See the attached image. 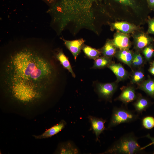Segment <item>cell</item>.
Instances as JSON below:
<instances>
[{
	"label": "cell",
	"instance_id": "11",
	"mask_svg": "<svg viewBox=\"0 0 154 154\" xmlns=\"http://www.w3.org/2000/svg\"><path fill=\"white\" fill-rule=\"evenodd\" d=\"M108 67L116 75L118 80H123L128 76L126 71L119 64L111 63L108 66Z\"/></svg>",
	"mask_w": 154,
	"mask_h": 154
},
{
	"label": "cell",
	"instance_id": "10",
	"mask_svg": "<svg viewBox=\"0 0 154 154\" xmlns=\"http://www.w3.org/2000/svg\"><path fill=\"white\" fill-rule=\"evenodd\" d=\"M60 154H78V149L72 141H68L61 144L59 147L58 151Z\"/></svg>",
	"mask_w": 154,
	"mask_h": 154
},
{
	"label": "cell",
	"instance_id": "7",
	"mask_svg": "<svg viewBox=\"0 0 154 154\" xmlns=\"http://www.w3.org/2000/svg\"><path fill=\"white\" fill-rule=\"evenodd\" d=\"M66 125V121L64 120H62L58 123L47 129L42 134L33 136L35 138L38 139L51 137L61 131L64 128Z\"/></svg>",
	"mask_w": 154,
	"mask_h": 154
},
{
	"label": "cell",
	"instance_id": "29",
	"mask_svg": "<svg viewBox=\"0 0 154 154\" xmlns=\"http://www.w3.org/2000/svg\"><path fill=\"white\" fill-rule=\"evenodd\" d=\"M44 2L48 4L53 3L55 1V0H43Z\"/></svg>",
	"mask_w": 154,
	"mask_h": 154
},
{
	"label": "cell",
	"instance_id": "21",
	"mask_svg": "<svg viewBox=\"0 0 154 154\" xmlns=\"http://www.w3.org/2000/svg\"><path fill=\"white\" fill-rule=\"evenodd\" d=\"M143 127L147 129H150L154 127V117L148 116L143 118L142 121Z\"/></svg>",
	"mask_w": 154,
	"mask_h": 154
},
{
	"label": "cell",
	"instance_id": "5",
	"mask_svg": "<svg viewBox=\"0 0 154 154\" xmlns=\"http://www.w3.org/2000/svg\"><path fill=\"white\" fill-rule=\"evenodd\" d=\"M88 119L91 124L93 130L96 136V141L98 140L100 135L106 129L104 124L106 120L91 116H89Z\"/></svg>",
	"mask_w": 154,
	"mask_h": 154
},
{
	"label": "cell",
	"instance_id": "20",
	"mask_svg": "<svg viewBox=\"0 0 154 154\" xmlns=\"http://www.w3.org/2000/svg\"><path fill=\"white\" fill-rule=\"evenodd\" d=\"M149 38L146 35L141 34L139 36L136 40V46L139 49H142L146 46L149 43Z\"/></svg>",
	"mask_w": 154,
	"mask_h": 154
},
{
	"label": "cell",
	"instance_id": "19",
	"mask_svg": "<svg viewBox=\"0 0 154 154\" xmlns=\"http://www.w3.org/2000/svg\"><path fill=\"white\" fill-rule=\"evenodd\" d=\"M111 64L110 58L104 56L99 57L95 60L94 64L92 68H102L108 66Z\"/></svg>",
	"mask_w": 154,
	"mask_h": 154
},
{
	"label": "cell",
	"instance_id": "16",
	"mask_svg": "<svg viewBox=\"0 0 154 154\" xmlns=\"http://www.w3.org/2000/svg\"><path fill=\"white\" fill-rule=\"evenodd\" d=\"M85 55L89 58L95 60L101 55V51L89 46L84 45L82 48Z\"/></svg>",
	"mask_w": 154,
	"mask_h": 154
},
{
	"label": "cell",
	"instance_id": "30",
	"mask_svg": "<svg viewBox=\"0 0 154 154\" xmlns=\"http://www.w3.org/2000/svg\"><path fill=\"white\" fill-rule=\"evenodd\" d=\"M149 71L153 75H154V67H151L149 69Z\"/></svg>",
	"mask_w": 154,
	"mask_h": 154
},
{
	"label": "cell",
	"instance_id": "6",
	"mask_svg": "<svg viewBox=\"0 0 154 154\" xmlns=\"http://www.w3.org/2000/svg\"><path fill=\"white\" fill-rule=\"evenodd\" d=\"M64 44L73 55L74 59L76 58L80 52L85 42L82 38L73 40H68L62 39Z\"/></svg>",
	"mask_w": 154,
	"mask_h": 154
},
{
	"label": "cell",
	"instance_id": "1",
	"mask_svg": "<svg viewBox=\"0 0 154 154\" xmlns=\"http://www.w3.org/2000/svg\"><path fill=\"white\" fill-rule=\"evenodd\" d=\"M45 42L14 41L2 49L0 86L11 100L23 104L45 99L56 78V71Z\"/></svg>",
	"mask_w": 154,
	"mask_h": 154
},
{
	"label": "cell",
	"instance_id": "12",
	"mask_svg": "<svg viewBox=\"0 0 154 154\" xmlns=\"http://www.w3.org/2000/svg\"><path fill=\"white\" fill-rule=\"evenodd\" d=\"M55 56L56 59L59 61L63 67L68 70L71 73L72 76L75 78V75L72 70L69 61L62 50L60 49L57 50Z\"/></svg>",
	"mask_w": 154,
	"mask_h": 154
},
{
	"label": "cell",
	"instance_id": "23",
	"mask_svg": "<svg viewBox=\"0 0 154 154\" xmlns=\"http://www.w3.org/2000/svg\"><path fill=\"white\" fill-rule=\"evenodd\" d=\"M144 76L141 71H137L133 74L132 76V82L134 83L141 82Z\"/></svg>",
	"mask_w": 154,
	"mask_h": 154
},
{
	"label": "cell",
	"instance_id": "18",
	"mask_svg": "<svg viewBox=\"0 0 154 154\" xmlns=\"http://www.w3.org/2000/svg\"><path fill=\"white\" fill-rule=\"evenodd\" d=\"M116 47L112 42L108 41L102 49L101 51L104 56L110 58L116 53Z\"/></svg>",
	"mask_w": 154,
	"mask_h": 154
},
{
	"label": "cell",
	"instance_id": "27",
	"mask_svg": "<svg viewBox=\"0 0 154 154\" xmlns=\"http://www.w3.org/2000/svg\"><path fill=\"white\" fill-rule=\"evenodd\" d=\"M147 1L148 6L150 7H154V0H147Z\"/></svg>",
	"mask_w": 154,
	"mask_h": 154
},
{
	"label": "cell",
	"instance_id": "9",
	"mask_svg": "<svg viewBox=\"0 0 154 154\" xmlns=\"http://www.w3.org/2000/svg\"><path fill=\"white\" fill-rule=\"evenodd\" d=\"M112 42L116 47L121 50L127 49L130 46V42L128 36L122 33H117Z\"/></svg>",
	"mask_w": 154,
	"mask_h": 154
},
{
	"label": "cell",
	"instance_id": "4",
	"mask_svg": "<svg viewBox=\"0 0 154 154\" xmlns=\"http://www.w3.org/2000/svg\"><path fill=\"white\" fill-rule=\"evenodd\" d=\"M117 87L114 83H99L97 86V92L100 97L110 101Z\"/></svg>",
	"mask_w": 154,
	"mask_h": 154
},
{
	"label": "cell",
	"instance_id": "22",
	"mask_svg": "<svg viewBox=\"0 0 154 154\" xmlns=\"http://www.w3.org/2000/svg\"><path fill=\"white\" fill-rule=\"evenodd\" d=\"M143 58L139 54H136L133 56L131 64L135 66H141L143 62Z\"/></svg>",
	"mask_w": 154,
	"mask_h": 154
},
{
	"label": "cell",
	"instance_id": "17",
	"mask_svg": "<svg viewBox=\"0 0 154 154\" xmlns=\"http://www.w3.org/2000/svg\"><path fill=\"white\" fill-rule=\"evenodd\" d=\"M139 88L150 96L154 97V80L145 81L140 85Z\"/></svg>",
	"mask_w": 154,
	"mask_h": 154
},
{
	"label": "cell",
	"instance_id": "13",
	"mask_svg": "<svg viewBox=\"0 0 154 154\" xmlns=\"http://www.w3.org/2000/svg\"><path fill=\"white\" fill-rule=\"evenodd\" d=\"M136 99V100L134 103L133 105L135 111L139 114L145 111L150 105V103L149 100L141 96L138 97Z\"/></svg>",
	"mask_w": 154,
	"mask_h": 154
},
{
	"label": "cell",
	"instance_id": "15",
	"mask_svg": "<svg viewBox=\"0 0 154 154\" xmlns=\"http://www.w3.org/2000/svg\"><path fill=\"white\" fill-rule=\"evenodd\" d=\"M114 28L124 33H129L133 31L135 28L131 24L125 22H117L113 24Z\"/></svg>",
	"mask_w": 154,
	"mask_h": 154
},
{
	"label": "cell",
	"instance_id": "8",
	"mask_svg": "<svg viewBox=\"0 0 154 154\" xmlns=\"http://www.w3.org/2000/svg\"><path fill=\"white\" fill-rule=\"evenodd\" d=\"M120 95L117 98V100L121 101L125 104L133 102L137 98L134 88L129 86L122 89Z\"/></svg>",
	"mask_w": 154,
	"mask_h": 154
},
{
	"label": "cell",
	"instance_id": "14",
	"mask_svg": "<svg viewBox=\"0 0 154 154\" xmlns=\"http://www.w3.org/2000/svg\"><path fill=\"white\" fill-rule=\"evenodd\" d=\"M116 56L121 61L131 66L133 56L131 52L127 49L121 50L117 53Z\"/></svg>",
	"mask_w": 154,
	"mask_h": 154
},
{
	"label": "cell",
	"instance_id": "25",
	"mask_svg": "<svg viewBox=\"0 0 154 154\" xmlns=\"http://www.w3.org/2000/svg\"><path fill=\"white\" fill-rule=\"evenodd\" d=\"M125 6L134 7L136 4L135 0H116Z\"/></svg>",
	"mask_w": 154,
	"mask_h": 154
},
{
	"label": "cell",
	"instance_id": "28",
	"mask_svg": "<svg viewBox=\"0 0 154 154\" xmlns=\"http://www.w3.org/2000/svg\"><path fill=\"white\" fill-rule=\"evenodd\" d=\"M145 137L151 140L152 141V143H151L153 144L154 146V137H151L149 134H148ZM153 154H154V151Z\"/></svg>",
	"mask_w": 154,
	"mask_h": 154
},
{
	"label": "cell",
	"instance_id": "2",
	"mask_svg": "<svg viewBox=\"0 0 154 154\" xmlns=\"http://www.w3.org/2000/svg\"><path fill=\"white\" fill-rule=\"evenodd\" d=\"M138 138L131 132L121 136L101 154H135L144 153L138 143Z\"/></svg>",
	"mask_w": 154,
	"mask_h": 154
},
{
	"label": "cell",
	"instance_id": "3",
	"mask_svg": "<svg viewBox=\"0 0 154 154\" xmlns=\"http://www.w3.org/2000/svg\"><path fill=\"white\" fill-rule=\"evenodd\" d=\"M125 107H114L107 129L121 123H131L137 120L139 118V114Z\"/></svg>",
	"mask_w": 154,
	"mask_h": 154
},
{
	"label": "cell",
	"instance_id": "24",
	"mask_svg": "<svg viewBox=\"0 0 154 154\" xmlns=\"http://www.w3.org/2000/svg\"><path fill=\"white\" fill-rule=\"evenodd\" d=\"M154 52V49L151 46L146 47L143 51L144 55L146 58L147 59H149L151 57Z\"/></svg>",
	"mask_w": 154,
	"mask_h": 154
},
{
	"label": "cell",
	"instance_id": "26",
	"mask_svg": "<svg viewBox=\"0 0 154 154\" xmlns=\"http://www.w3.org/2000/svg\"><path fill=\"white\" fill-rule=\"evenodd\" d=\"M148 32L154 34V19L151 20L149 22Z\"/></svg>",
	"mask_w": 154,
	"mask_h": 154
},
{
	"label": "cell",
	"instance_id": "31",
	"mask_svg": "<svg viewBox=\"0 0 154 154\" xmlns=\"http://www.w3.org/2000/svg\"><path fill=\"white\" fill-rule=\"evenodd\" d=\"M152 66L153 67H154V62H153L152 63Z\"/></svg>",
	"mask_w": 154,
	"mask_h": 154
}]
</instances>
